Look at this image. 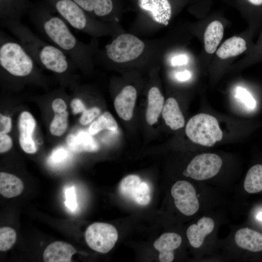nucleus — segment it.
I'll return each instance as SVG.
<instances>
[{"mask_svg": "<svg viewBox=\"0 0 262 262\" xmlns=\"http://www.w3.org/2000/svg\"><path fill=\"white\" fill-rule=\"evenodd\" d=\"M45 0L33 4L30 19L37 31L63 51L74 65L84 67L90 61L88 48L73 34L67 23Z\"/></svg>", "mask_w": 262, "mask_h": 262, "instance_id": "1", "label": "nucleus"}, {"mask_svg": "<svg viewBox=\"0 0 262 262\" xmlns=\"http://www.w3.org/2000/svg\"><path fill=\"white\" fill-rule=\"evenodd\" d=\"M0 25L14 35L35 63L45 68L65 74L74 64L63 51L40 39L20 20H0Z\"/></svg>", "mask_w": 262, "mask_h": 262, "instance_id": "2", "label": "nucleus"}, {"mask_svg": "<svg viewBox=\"0 0 262 262\" xmlns=\"http://www.w3.org/2000/svg\"><path fill=\"white\" fill-rule=\"evenodd\" d=\"M185 133L193 143L208 147L214 146L223 138L217 119L204 113L196 115L189 120Z\"/></svg>", "mask_w": 262, "mask_h": 262, "instance_id": "3", "label": "nucleus"}, {"mask_svg": "<svg viewBox=\"0 0 262 262\" xmlns=\"http://www.w3.org/2000/svg\"><path fill=\"white\" fill-rule=\"evenodd\" d=\"M144 48L145 44L136 36L122 34L105 46V54L111 61L122 63L136 59Z\"/></svg>", "mask_w": 262, "mask_h": 262, "instance_id": "4", "label": "nucleus"}, {"mask_svg": "<svg viewBox=\"0 0 262 262\" xmlns=\"http://www.w3.org/2000/svg\"><path fill=\"white\" fill-rule=\"evenodd\" d=\"M66 23L79 31H93L94 25L87 13L73 0H45Z\"/></svg>", "mask_w": 262, "mask_h": 262, "instance_id": "5", "label": "nucleus"}, {"mask_svg": "<svg viewBox=\"0 0 262 262\" xmlns=\"http://www.w3.org/2000/svg\"><path fill=\"white\" fill-rule=\"evenodd\" d=\"M85 238L87 245L93 250L102 253L110 251L118 239L116 229L112 225L97 222L87 228Z\"/></svg>", "mask_w": 262, "mask_h": 262, "instance_id": "6", "label": "nucleus"}, {"mask_svg": "<svg viewBox=\"0 0 262 262\" xmlns=\"http://www.w3.org/2000/svg\"><path fill=\"white\" fill-rule=\"evenodd\" d=\"M222 164L221 158L214 153H203L195 156L186 169L188 176L197 180L213 178L219 171Z\"/></svg>", "mask_w": 262, "mask_h": 262, "instance_id": "7", "label": "nucleus"}, {"mask_svg": "<svg viewBox=\"0 0 262 262\" xmlns=\"http://www.w3.org/2000/svg\"><path fill=\"white\" fill-rule=\"evenodd\" d=\"M171 193L177 208L183 214L191 216L198 211L199 204L196 190L190 182L185 180L176 182Z\"/></svg>", "mask_w": 262, "mask_h": 262, "instance_id": "8", "label": "nucleus"}, {"mask_svg": "<svg viewBox=\"0 0 262 262\" xmlns=\"http://www.w3.org/2000/svg\"><path fill=\"white\" fill-rule=\"evenodd\" d=\"M119 191L124 197L140 205H146L151 200L150 186L135 175H130L123 178L120 183Z\"/></svg>", "mask_w": 262, "mask_h": 262, "instance_id": "9", "label": "nucleus"}, {"mask_svg": "<svg viewBox=\"0 0 262 262\" xmlns=\"http://www.w3.org/2000/svg\"><path fill=\"white\" fill-rule=\"evenodd\" d=\"M36 121L33 115L27 111L20 114L18 121L19 142L22 150L27 153H34L37 147L33 137Z\"/></svg>", "mask_w": 262, "mask_h": 262, "instance_id": "10", "label": "nucleus"}, {"mask_svg": "<svg viewBox=\"0 0 262 262\" xmlns=\"http://www.w3.org/2000/svg\"><path fill=\"white\" fill-rule=\"evenodd\" d=\"M136 97V90L131 85L124 87L118 94L115 99L114 106L120 118L126 121L132 118Z\"/></svg>", "mask_w": 262, "mask_h": 262, "instance_id": "11", "label": "nucleus"}, {"mask_svg": "<svg viewBox=\"0 0 262 262\" xmlns=\"http://www.w3.org/2000/svg\"><path fill=\"white\" fill-rule=\"evenodd\" d=\"M139 6L148 12L153 19L167 25L171 17L172 9L168 0H139Z\"/></svg>", "mask_w": 262, "mask_h": 262, "instance_id": "12", "label": "nucleus"}, {"mask_svg": "<svg viewBox=\"0 0 262 262\" xmlns=\"http://www.w3.org/2000/svg\"><path fill=\"white\" fill-rule=\"evenodd\" d=\"M182 241L181 236L174 232L162 234L154 243L153 246L160 252L159 261L161 262H171L174 259L173 251L178 248Z\"/></svg>", "mask_w": 262, "mask_h": 262, "instance_id": "13", "label": "nucleus"}, {"mask_svg": "<svg viewBox=\"0 0 262 262\" xmlns=\"http://www.w3.org/2000/svg\"><path fill=\"white\" fill-rule=\"evenodd\" d=\"M33 4L29 0H0V19L20 20Z\"/></svg>", "mask_w": 262, "mask_h": 262, "instance_id": "14", "label": "nucleus"}, {"mask_svg": "<svg viewBox=\"0 0 262 262\" xmlns=\"http://www.w3.org/2000/svg\"><path fill=\"white\" fill-rule=\"evenodd\" d=\"M76 252L70 244L62 241H56L48 246L43 253V260L46 262H68Z\"/></svg>", "mask_w": 262, "mask_h": 262, "instance_id": "15", "label": "nucleus"}, {"mask_svg": "<svg viewBox=\"0 0 262 262\" xmlns=\"http://www.w3.org/2000/svg\"><path fill=\"white\" fill-rule=\"evenodd\" d=\"M214 226L213 220L205 216L199 219L196 224L190 226L186 235L190 245L195 248L200 247L205 236L212 232Z\"/></svg>", "mask_w": 262, "mask_h": 262, "instance_id": "16", "label": "nucleus"}, {"mask_svg": "<svg viewBox=\"0 0 262 262\" xmlns=\"http://www.w3.org/2000/svg\"><path fill=\"white\" fill-rule=\"evenodd\" d=\"M66 143L73 152H96L99 145L89 133L80 131L77 134H70L66 137Z\"/></svg>", "mask_w": 262, "mask_h": 262, "instance_id": "17", "label": "nucleus"}, {"mask_svg": "<svg viewBox=\"0 0 262 262\" xmlns=\"http://www.w3.org/2000/svg\"><path fill=\"white\" fill-rule=\"evenodd\" d=\"M235 242L240 247L256 252L262 251V234L248 228L236 231Z\"/></svg>", "mask_w": 262, "mask_h": 262, "instance_id": "18", "label": "nucleus"}, {"mask_svg": "<svg viewBox=\"0 0 262 262\" xmlns=\"http://www.w3.org/2000/svg\"><path fill=\"white\" fill-rule=\"evenodd\" d=\"M162 116L165 124L173 130H177L184 126L185 120L176 100L168 98L162 110Z\"/></svg>", "mask_w": 262, "mask_h": 262, "instance_id": "19", "label": "nucleus"}, {"mask_svg": "<svg viewBox=\"0 0 262 262\" xmlns=\"http://www.w3.org/2000/svg\"><path fill=\"white\" fill-rule=\"evenodd\" d=\"M164 98L159 89L152 87L148 94V104L146 113V120L152 125L158 120L164 107Z\"/></svg>", "mask_w": 262, "mask_h": 262, "instance_id": "20", "label": "nucleus"}, {"mask_svg": "<svg viewBox=\"0 0 262 262\" xmlns=\"http://www.w3.org/2000/svg\"><path fill=\"white\" fill-rule=\"evenodd\" d=\"M224 34V27L218 20L211 22L207 27L204 35V42L206 51L213 53L219 45Z\"/></svg>", "mask_w": 262, "mask_h": 262, "instance_id": "21", "label": "nucleus"}, {"mask_svg": "<svg viewBox=\"0 0 262 262\" xmlns=\"http://www.w3.org/2000/svg\"><path fill=\"white\" fill-rule=\"evenodd\" d=\"M24 189L21 180L11 174L0 173V194L6 198L19 195Z\"/></svg>", "mask_w": 262, "mask_h": 262, "instance_id": "22", "label": "nucleus"}, {"mask_svg": "<svg viewBox=\"0 0 262 262\" xmlns=\"http://www.w3.org/2000/svg\"><path fill=\"white\" fill-rule=\"evenodd\" d=\"M247 49L246 42L243 38L233 36L226 40L216 51V55L225 59L238 55Z\"/></svg>", "mask_w": 262, "mask_h": 262, "instance_id": "23", "label": "nucleus"}, {"mask_svg": "<svg viewBox=\"0 0 262 262\" xmlns=\"http://www.w3.org/2000/svg\"><path fill=\"white\" fill-rule=\"evenodd\" d=\"M244 187L248 193L254 194L262 191V165L252 166L247 171L244 183Z\"/></svg>", "mask_w": 262, "mask_h": 262, "instance_id": "24", "label": "nucleus"}, {"mask_svg": "<svg viewBox=\"0 0 262 262\" xmlns=\"http://www.w3.org/2000/svg\"><path fill=\"white\" fill-rule=\"evenodd\" d=\"M117 128L118 125L112 115L106 112L91 124L88 131L93 135L105 129L115 131Z\"/></svg>", "mask_w": 262, "mask_h": 262, "instance_id": "25", "label": "nucleus"}, {"mask_svg": "<svg viewBox=\"0 0 262 262\" xmlns=\"http://www.w3.org/2000/svg\"><path fill=\"white\" fill-rule=\"evenodd\" d=\"M68 115L66 111L60 113H55L49 126V131L51 134L60 136L64 133L67 128Z\"/></svg>", "mask_w": 262, "mask_h": 262, "instance_id": "26", "label": "nucleus"}, {"mask_svg": "<svg viewBox=\"0 0 262 262\" xmlns=\"http://www.w3.org/2000/svg\"><path fill=\"white\" fill-rule=\"evenodd\" d=\"M16 239V233L12 228L3 227L0 228V250L6 251L14 245Z\"/></svg>", "mask_w": 262, "mask_h": 262, "instance_id": "27", "label": "nucleus"}, {"mask_svg": "<svg viewBox=\"0 0 262 262\" xmlns=\"http://www.w3.org/2000/svg\"><path fill=\"white\" fill-rule=\"evenodd\" d=\"M235 96L240 99L249 109L253 110L256 108L255 99L246 89L242 87H237L235 91Z\"/></svg>", "mask_w": 262, "mask_h": 262, "instance_id": "28", "label": "nucleus"}, {"mask_svg": "<svg viewBox=\"0 0 262 262\" xmlns=\"http://www.w3.org/2000/svg\"><path fill=\"white\" fill-rule=\"evenodd\" d=\"M65 196L66 198L65 204L67 209L71 212H75L77 208L75 187L72 186L66 188L65 190Z\"/></svg>", "mask_w": 262, "mask_h": 262, "instance_id": "29", "label": "nucleus"}, {"mask_svg": "<svg viewBox=\"0 0 262 262\" xmlns=\"http://www.w3.org/2000/svg\"><path fill=\"white\" fill-rule=\"evenodd\" d=\"M68 157V152L63 147L54 150L50 155L49 161L51 164H59L63 163Z\"/></svg>", "mask_w": 262, "mask_h": 262, "instance_id": "30", "label": "nucleus"}, {"mask_svg": "<svg viewBox=\"0 0 262 262\" xmlns=\"http://www.w3.org/2000/svg\"><path fill=\"white\" fill-rule=\"evenodd\" d=\"M80 118V122L82 125H86L91 122L100 114V110L98 107H93L85 110Z\"/></svg>", "mask_w": 262, "mask_h": 262, "instance_id": "31", "label": "nucleus"}, {"mask_svg": "<svg viewBox=\"0 0 262 262\" xmlns=\"http://www.w3.org/2000/svg\"><path fill=\"white\" fill-rule=\"evenodd\" d=\"M11 138L6 134H0V152L4 153L9 150L12 147Z\"/></svg>", "mask_w": 262, "mask_h": 262, "instance_id": "32", "label": "nucleus"}, {"mask_svg": "<svg viewBox=\"0 0 262 262\" xmlns=\"http://www.w3.org/2000/svg\"><path fill=\"white\" fill-rule=\"evenodd\" d=\"M12 127L10 117L0 115V134H6L10 132Z\"/></svg>", "mask_w": 262, "mask_h": 262, "instance_id": "33", "label": "nucleus"}, {"mask_svg": "<svg viewBox=\"0 0 262 262\" xmlns=\"http://www.w3.org/2000/svg\"><path fill=\"white\" fill-rule=\"evenodd\" d=\"M66 104L61 98H57L52 102V109L55 113H60L66 111Z\"/></svg>", "mask_w": 262, "mask_h": 262, "instance_id": "34", "label": "nucleus"}, {"mask_svg": "<svg viewBox=\"0 0 262 262\" xmlns=\"http://www.w3.org/2000/svg\"><path fill=\"white\" fill-rule=\"evenodd\" d=\"M70 106L74 114L83 113L86 110L83 102L79 98H73L71 102Z\"/></svg>", "mask_w": 262, "mask_h": 262, "instance_id": "35", "label": "nucleus"}, {"mask_svg": "<svg viewBox=\"0 0 262 262\" xmlns=\"http://www.w3.org/2000/svg\"><path fill=\"white\" fill-rule=\"evenodd\" d=\"M188 61V58L184 55L175 56L171 59V63L173 66H181L185 65Z\"/></svg>", "mask_w": 262, "mask_h": 262, "instance_id": "36", "label": "nucleus"}, {"mask_svg": "<svg viewBox=\"0 0 262 262\" xmlns=\"http://www.w3.org/2000/svg\"><path fill=\"white\" fill-rule=\"evenodd\" d=\"M191 76V73L188 70L179 72L176 75V78L180 81H187L190 78Z\"/></svg>", "mask_w": 262, "mask_h": 262, "instance_id": "37", "label": "nucleus"}, {"mask_svg": "<svg viewBox=\"0 0 262 262\" xmlns=\"http://www.w3.org/2000/svg\"><path fill=\"white\" fill-rule=\"evenodd\" d=\"M250 3L256 6H260L262 5V0H247Z\"/></svg>", "mask_w": 262, "mask_h": 262, "instance_id": "38", "label": "nucleus"}, {"mask_svg": "<svg viewBox=\"0 0 262 262\" xmlns=\"http://www.w3.org/2000/svg\"><path fill=\"white\" fill-rule=\"evenodd\" d=\"M256 218L259 220L262 221V212L259 213L257 214Z\"/></svg>", "mask_w": 262, "mask_h": 262, "instance_id": "39", "label": "nucleus"}]
</instances>
